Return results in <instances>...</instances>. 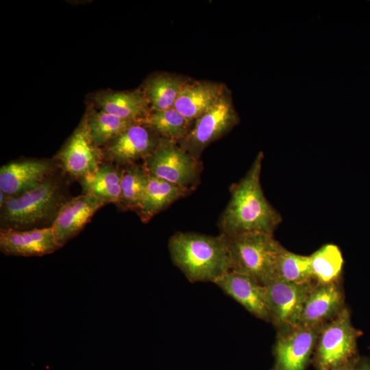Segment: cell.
<instances>
[{
  "label": "cell",
  "mask_w": 370,
  "mask_h": 370,
  "mask_svg": "<svg viewBox=\"0 0 370 370\" xmlns=\"http://www.w3.org/2000/svg\"><path fill=\"white\" fill-rule=\"evenodd\" d=\"M214 284L252 315L270 322L265 285L249 275L232 270L221 276Z\"/></svg>",
  "instance_id": "obj_13"
},
{
  "label": "cell",
  "mask_w": 370,
  "mask_h": 370,
  "mask_svg": "<svg viewBox=\"0 0 370 370\" xmlns=\"http://www.w3.org/2000/svg\"><path fill=\"white\" fill-rule=\"evenodd\" d=\"M147 172L170 182L195 188L199 181L202 165L196 158L177 142L162 138L156 149L143 163Z\"/></svg>",
  "instance_id": "obj_6"
},
{
  "label": "cell",
  "mask_w": 370,
  "mask_h": 370,
  "mask_svg": "<svg viewBox=\"0 0 370 370\" xmlns=\"http://www.w3.org/2000/svg\"><path fill=\"white\" fill-rule=\"evenodd\" d=\"M60 168L48 160L8 162L0 169V190L8 196L20 195L40 184Z\"/></svg>",
  "instance_id": "obj_14"
},
{
  "label": "cell",
  "mask_w": 370,
  "mask_h": 370,
  "mask_svg": "<svg viewBox=\"0 0 370 370\" xmlns=\"http://www.w3.org/2000/svg\"><path fill=\"white\" fill-rule=\"evenodd\" d=\"M263 158L259 152L246 174L230 188V199L218 224L221 234H273L281 223L280 214L267 199L261 186Z\"/></svg>",
  "instance_id": "obj_1"
},
{
  "label": "cell",
  "mask_w": 370,
  "mask_h": 370,
  "mask_svg": "<svg viewBox=\"0 0 370 370\" xmlns=\"http://www.w3.org/2000/svg\"><path fill=\"white\" fill-rule=\"evenodd\" d=\"M60 248L51 227L30 230L1 228L0 230V250L7 256H42Z\"/></svg>",
  "instance_id": "obj_15"
},
{
  "label": "cell",
  "mask_w": 370,
  "mask_h": 370,
  "mask_svg": "<svg viewBox=\"0 0 370 370\" xmlns=\"http://www.w3.org/2000/svg\"><path fill=\"white\" fill-rule=\"evenodd\" d=\"M275 279L297 284L314 282L310 256L295 254L283 247L276 264L273 280Z\"/></svg>",
  "instance_id": "obj_25"
},
{
  "label": "cell",
  "mask_w": 370,
  "mask_h": 370,
  "mask_svg": "<svg viewBox=\"0 0 370 370\" xmlns=\"http://www.w3.org/2000/svg\"><path fill=\"white\" fill-rule=\"evenodd\" d=\"M313 281L318 284L338 282L341 275L344 259L339 247L325 244L310 255Z\"/></svg>",
  "instance_id": "obj_21"
},
{
  "label": "cell",
  "mask_w": 370,
  "mask_h": 370,
  "mask_svg": "<svg viewBox=\"0 0 370 370\" xmlns=\"http://www.w3.org/2000/svg\"><path fill=\"white\" fill-rule=\"evenodd\" d=\"M123 167L103 162L92 173L78 180L83 193H90L107 204L119 202Z\"/></svg>",
  "instance_id": "obj_20"
},
{
  "label": "cell",
  "mask_w": 370,
  "mask_h": 370,
  "mask_svg": "<svg viewBox=\"0 0 370 370\" xmlns=\"http://www.w3.org/2000/svg\"><path fill=\"white\" fill-rule=\"evenodd\" d=\"M358 356L350 361L329 370H354V367L358 359Z\"/></svg>",
  "instance_id": "obj_28"
},
{
  "label": "cell",
  "mask_w": 370,
  "mask_h": 370,
  "mask_svg": "<svg viewBox=\"0 0 370 370\" xmlns=\"http://www.w3.org/2000/svg\"><path fill=\"white\" fill-rule=\"evenodd\" d=\"M86 121L91 140L98 147L106 146L132 124L138 122L123 119L101 110L92 112Z\"/></svg>",
  "instance_id": "obj_26"
},
{
  "label": "cell",
  "mask_w": 370,
  "mask_h": 370,
  "mask_svg": "<svg viewBox=\"0 0 370 370\" xmlns=\"http://www.w3.org/2000/svg\"><path fill=\"white\" fill-rule=\"evenodd\" d=\"M149 173L143 164L123 166L121 195L116 206L123 210L136 211L148 182Z\"/></svg>",
  "instance_id": "obj_22"
},
{
  "label": "cell",
  "mask_w": 370,
  "mask_h": 370,
  "mask_svg": "<svg viewBox=\"0 0 370 370\" xmlns=\"http://www.w3.org/2000/svg\"><path fill=\"white\" fill-rule=\"evenodd\" d=\"M238 121L231 97L226 90L214 106L196 119L188 134L178 143L179 145L199 158L209 144L226 134Z\"/></svg>",
  "instance_id": "obj_7"
},
{
  "label": "cell",
  "mask_w": 370,
  "mask_h": 370,
  "mask_svg": "<svg viewBox=\"0 0 370 370\" xmlns=\"http://www.w3.org/2000/svg\"><path fill=\"white\" fill-rule=\"evenodd\" d=\"M225 90L222 84L214 82L186 83L173 108L192 121L214 106Z\"/></svg>",
  "instance_id": "obj_18"
},
{
  "label": "cell",
  "mask_w": 370,
  "mask_h": 370,
  "mask_svg": "<svg viewBox=\"0 0 370 370\" xmlns=\"http://www.w3.org/2000/svg\"><path fill=\"white\" fill-rule=\"evenodd\" d=\"M361 332L356 329L350 312L344 307L319 332L315 359L319 370H329L357 357V341Z\"/></svg>",
  "instance_id": "obj_5"
},
{
  "label": "cell",
  "mask_w": 370,
  "mask_h": 370,
  "mask_svg": "<svg viewBox=\"0 0 370 370\" xmlns=\"http://www.w3.org/2000/svg\"><path fill=\"white\" fill-rule=\"evenodd\" d=\"M141 122L151 127L161 138L178 143L191 129V121L174 108L149 113Z\"/></svg>",
  "instance_id": "obj_24"
},
{
  "label": "cell",
  "mask_w": 370,
  "mask_h": 370,
  "mask_svg": "<svg viewBox=\"0 0 370 370\" xmlns=\"http://www.w3.org/2000/svg\"><path fill=\"white\" fill-rule=\"evenodd\" d=\"M161 139L149 125L141 121L136 122L107 143L103 158L121 167L134 164L149 157Z\"/></svg>",
  "instance_id": "obj_9"
},
{
  "label": "cell",
  "mask_w": 370,
  "mask_h": 370,
  "mask_svg": "<svg viewBox=\"0 0 370 370\" xmlns=\"http://www.w3.org/2000/svg\"><path fill=\"white\" fill-rule=\"evenodd\" d=\"M103 152L91 140L86 119L57 156L62 171L77 180L95 171L103 162Z\"/></svg>",
  "instance_id": "obj_11"
},
{
  "label": "cell",
  "mask_w": 370,
  "mask_h": 370,
  "mask_svg": "<svg viewBox=\"0 0 370 370\" xmlns=\"http://www.w3.org/2000/svg\"><path fill=\"white\" fill-rule=\"evenodd\" d=\"M321 327L297 326L278 332L271 370H305Z\"/></svg>",
  "instance_id": "obj_10"
},
{
  "label": "cell",
  "mask_w": 370,
  "mask_h": 370,
  "mask_svg": "<svg viewBox=\"0 0 370 370\" xmlns=\"http://www.w3.org/2000/svg\"><path fill=\"white\" fill-rule=\"evenodd\" d=\"M354 370H370V358H358Z\"/></svg>",
  "instance_id": "obj_27"
},
{
  "label": "cell",
  "mask_w": 370,
  "mask_h": 370,
  "mask_svg": "<svg viewBox=\"0 0 370 370\" xmlns=\"http://www.w3.org/2000/svg\"><path fill=\"white\" fill-rule=\"evenodd\" d=\"M315 284H297L275 279L265 285L270 322L278 332L299 325L304 303Z\"/></svg>",
  "instance_id": "obj_8"
},
{
  "label": "cell",
  "mask_w": 370,
  "mask_h": 370,
  "mask_svg": "<svg viewBox=\"0 0 370 370\" xmlns=\"http://www.w3.org/2000/svg\"><path fill=\"white\" fill-rule=\"evenodd\" d=\"M344 307V296L338 282L315 284L306 299L299 325L321 327Z\"/></svg>",
  "instance_id": "obj_16"
},
{
  "label": "cell",
  "mask_w": 370,
  "mask_h": 370,
  "mask_svg": "<svg viewBox=\"0 0 370 370\" xmlns=\"http://www.w3.org/2000/svg\"><path fill=\"white\" fill-rule=\"evenodd\" d=\"M171 260L190 282L215 283L231 270L226 237L177 232L168 242Z\"/></svg>",
  "instance_id": "obj_3"
},
{
  "label": "cell",
  "mask_w": 370,
  "mask_h": 370,
  "mask_svg": "<svg viewBox=\"0 0 370 370\" xmlns=\"http://www.w3.org/2000/svg\"><path fill=\"white\" fill-rule=\"evenodd\" d=\"M106 204L105 201L90 193L70 198L61 208L51 226L59 247L61 248L76 236L92 216Z\"/></svg>",
  "instance_id": "obj_12"
},
{
  "label": "cell",
  "mask_w": 370,
  "mask_h": 370,
  "mask_svg": "<svg viewBox=\"0 0 370 370\" xmlns=\"http://www.w3.org/2000/svg\"><path fill=\"white\" fill-rule=\"evenodd\" d=\"M225 236L232 271L249 275L263 285L274 279L278 256L284 247L275 240L273 234Z\"/></svg>",
  "instance_id": "obj_4"
},
{
  "label": "cell",
  "mask_w": 370,
  "mask_h": 370,
  "mask_svg": "<svg viewBox=\"0 0 370 370\" xmlns=\"http://www.w3.org/2000/svg\"><path fill=\"white\" fill-rule=\"evenodd\" d=\"M96 103L101 111L125 120L139 122L149 114L148 100L140 91L101 94Z\"/></svg>",
  "instance_id": "obj_19"
},
{
  "label": "cell",
  "mask_w": 370,
  "mask_h": 370,
  "mask_svg": "<svg viewBox=\"0 0 370 370\" xmlns=\"http://www.w3.org/2000/svg\"><path fill=\"white\" fill-rule=\"evenodd\" d=\"M65 175L60 168L36 187L20 195L8 196L0 207L1 228L51 227L61 208L70 199Z\"/></svg>",
  "instance_id": "obj_2"
},
{
  "label": "cell",
  "mask_w": 370,
  "mask_h": 370,
  "mask_svg": "<svg viewBox=\"0 0 370 370\" xmlns=\"http://www.w3.org/2000/svg\"><path fill=\"white\" fill-rule=\"evenodd\" d=\"M194 189L149 174L147 184L135 212L142 222L147 223L158 213L189 195Z\"/></svg>",
  "instance_id": "obj_17"
},
{
  "label": "cell",
  "mask_w": 370,
  "mask_h": 370,
  "mask_svg": "<svg viewBox=\"0 0 370 370\" xmlns=\"http://www.w3.org/2000/svg\"><path fill=\"white\" fill-rule=\"evenodd\" d=\"M186 83L178 77L168 74H161L151 79L147 84L145 96L153 111L173 108Z\"/></svg>",
  "instance_id": "obj_23"
}]
</instances>
